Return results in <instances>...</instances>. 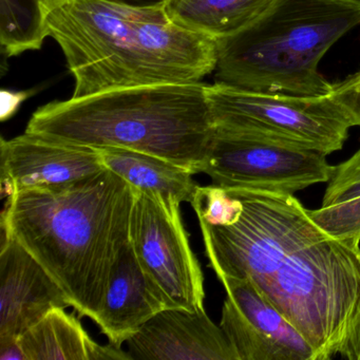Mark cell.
<instances>
[{"instance_id":"cell-23","label":"cell","mask_w":360,"mask_h":360,"mask_svg":"<svg viewBox=\"0 0 360 360\" xmlns=\"http://www.w3.org/2000/svg\"><path fill=\"white\" fill-rule=\"evenodd\" d=\"M0 360H27L20 338L0 340Z\"/></svg>"},{"instance_id":"cell-15","label":"cell","mask_w":360,"mask_h":360,"mask_svg":"<svg viewBox=\"0 0 360 360\" xmlns=\"http://www.w3.org/2000/svg\"><path fill=\"white\" fill-rule=\"evenodd\" d=\"M27 360H132L128 352L96 343L75 316L54 307L20 337Z\"/></svg>"},{"instance_id":"cell-16","label":"cell","mask_w":360,"mask_h":360,"mask_svg":"<svg viewBox=\"0 0 360 360\" xmlns=\"http://www.w3.org/2000/svg\"><path fill=\"white\" fill-rule=\"evenodd\" d=\"M103 164L139 191L176 198L180 203L193 201L199 185L193 172L150 153L119 147L100 148Z\"/></svg>"},{"instance_id":"cell-25","label":"cell","mask_w":360,"mask_h":360,"mask_svg":"<svg viewBox=\"0 0 360 360\" xmlns=\"http://www.w3.org/2000/svg\"><path fill=\"white\" fill-rule=\"evenodd\" d=\"M43 1L44 8H45L46 13L50 10L53 9L56 6L60 5V3L65 0H41Z\"/></svg>"},{"instance_id":"cell-11","label":"cell","mask_w":360,"mask_h":360,"mask_svg":"<svg viewBox=\"0 0 360 360\" xmlns=\"http://www.w3.org/2000/svg\"><path fill=\"white\" fill-rule=\"evenodd\" d=\"M1 195L68 186L106 169L100 148L25 132L1 139Z\"/></svg>"},{"instance_id":"cell-9","label":"cell","mask_w":360,"mask_h":360,"mask_svg":"<svg viewBox=\"0 0 360 360\" xmlns=\"http://www.w3.org/2000/svg\"><path fill=\"white\" fill-rule=\"evenodd\" d=\"M180 202L172 195L136 189L130 244L141 266L174 307L204 309V275L189 244Z\"/></svg>"},{"instance_id":"cell-6","label":"cell","mask_w":360,"mask_h":360,"mask_svg":"<svg viewBox=\"0 0 360 360\" xmlns=\"http://www.w3.org/2000/svg\"><path fill=\"white\" fill-rule=\"evenodd\" d=\"M226 191L241 200L243 212L229 226L199 222L206 256L217 276L245 278L259 288L318 225L294 195Z\"/></svg>"},{"instance_id":"cell-1","label":"cell","mask_w":360,"mask_h":360,"mask_svg":"<svg viewBox=\"0 0 360 360\" xmlns=\"http://www.w3.org/2000/svg\"><path fill=\"white\" fill-rule=\"evenodd\" d=\"M136 188L110 170L68 186L8 198L1 235L22 244L56 280L79 316L96 321L130 242Z\"/></svg>"},{"instance_id":"cell-20","label":"cell","mask_w":360,"mask_h":360,"mask_svg":"<svg viewBox=\"0 0 360 360\" xmlns=\"http://www.w3.org/2000/svg\"><path fill=\"white\" fill-rule=\"evenodd\" d=\"M309 212L314 222L330 237L360 239V197Z\"/></svg>"},{"instance_id":"cell-26","label":"cell","mask_w":360,"mask_h":360,"mask_svg":"<svg viewBox=\"0 0 360 360\" xmlns=\"http://www.w3.org/2000/svg\"><path fill=\"white\" fill-rule=\"evenodd\" d=\"M342 3L349 4V5L354 6V7L359 8L360 9V0H339Z\"/></svg>"},{"instance_id":"cell-13","label":"cell","mask_w":360,"mask_h":360,"mask_svg":"<svg viewBox=\"0 0 360 360\" xmlns=\"http://www.w3.org/2000/svg\"><path fill=\"white\" fill-rule=\"evenodd\" d=\"M127 343L132 360H238L226 335L205 309H164Z\"/></svg>"},{"instance_id":"cell-12","label":"cell","mask_w":360,"mask_h":360,"mask_svg":"<svg viewBox=\"0 0 360 360\" xmlns=\"http://www.w3.org/2000/svg\"><path fill=\"white\" fill-rule=\"evenodd\" d=\"M68 297L41 263L12 236L1 235L0 340L18 339Z\"/></svg>"},{"instance_id":"cell-21","label":"cell","mask_w":360,"mask_h":360,"mask_svg":"<svg viewBox=\"0 0 360 360\" xmlns=\"http://www.w3.org/2000/svg\"><path fill=\"white\" fill-rule=\"evenodd\" d=\"M358 197H360V149L349 160L335 166L321 207H328Z\"/></svg>"},{"instance_id":"cell-8","label":"cell","mask_w":360,"mask_h":360,"mask_svg":"<svg viewBox=\"0 0 360 360\" xmlns=\"http://www.w3.org/2000/svg\"><path fill=\"white\" fill-rule=\"evenodd\" d=\"M334 168L319 151L214 127L203 172L225 189L295 195L328 183Z\"/></svg>"},{"instance_id":"cell-5","label":"cell","mask_w":360,"mask_h":360,"mask_svg":"<svg viewBox=\"0 0 360 360\" xmlns=\"http://www.w3.org/2000/svg\"><path fill=\"white\" fill-rule=\"evenodd\" d=\"M258 288L304 337L314 360H360V239L318 226Z\"/></svg>"},{"instance_id":"cell-24","label":"cell","mask_w":360,"mask_h":360,"mask_svg":"<svg viewBox=\"0 0 360 360\" xmlns=\"http://www.w3.org/2000/svg\"><path fill=\"white\" fill-rule=\"evenodd\" d=\"M112 3L138 8L164 7L168 0H109Z\"/></svg>"},{"instance_id":"cell-14","label":"cell","mask_w":360,"mask_h":360,"mask_svg":"<svg viewBox=\"0 0 360 360\" xmlns=\"http://www.w3.org/2000/svg\"><path fill=\"white\" fill-rule=\"evenodd\" d=\"M176 309L147 275L131 244L117 261L96 323L111 343L122 347L160 311Z\"/></svg>"},{"instance_id":"cell-4","label":"cell","mask_w":360,"mask_h":360,"mask_svg":"<svg viewBox=\"0 0 360 360\" xmlns=\"http://www.w3.org/2000/svg\"><path fill=\"white\" fill-rule=\"evenodd\" d=\"M360 25V9L339 0H275L252 25L217 39L214 83L300 96L330 94L319 72L330 48Z\"/></svg>"},{"instance_id":"cell-7","label":"cell","mask_w":360,"mask_h":360,"mask_svg":"<svg viewBox=\"0 0 360 360\" xmlns=\"http://www.w3.org/2000/svg\"><path fill=\"white\" fill-rule=\"evenodd\" d=\"M214 127L330 155L354 127L340 106L324 96L250 91L207 85Z\"/></svg>"},{"instance_id":"cell-10","label":"cell","mask_w":360,"mask_h":360,"mask_svg":"<svg viewBox=\"0 0 360 360\" xmlns=\"http://www.w3.org/2000/svg\"><path fill=\"white\" fill-rule=\"evenodd\" d=\"M217 277L226 290L220 326L238 360H314L304 337L250 279Z\"/></svg>"},{"instance_id":"cell-22","label":"cell","mask_w":360,"mask_h":360,"mask_svg":"<svg viewBox=\"0 0 360 360\" xmlns=\"http://www.w3.org/2000/svg\"><path fill=\"white\" fill-rule=\"evenodd\" d=\"M328 96L342 108L353 126H360V71L333 84L332 92Z\"/></svg>"},{"instance_id":"cell-18","label":"cell","mask_w":360,"mask_h":360,"mask_svg":"<svg viewBox=\"0 0 360 360\" xmlns=\"http://www.w3.org/2000/svg\"><path fill=\"white\" fill-rule=\"evenodd\" d=\"M41 0H0V44L8 58L37 51L48 37Z\"/></svg>"},{"instance_id":"cell-3","label":"cell","mask_w":360,"mask_h":360,"mask_svg":"<svg viewBox=\"0 0 360 360\" xmlns=\"http://www.w3.org/2000/svg\"><path fill=\"white\" fill-rule=\"evenodd\" d=\"M73 144L150 153L203 172L214 134L207 85L144 86L39 107L26 131Z\"/></svg>"},{"instance_id":"cell-17","label":"cell","mask_w":360,"mask_h":360,"mask_svg":"<svg viewBox=\"0 0 360 360\" xmlns=\"http://www.w3.org/2000/svg\"><path fill=\"white\" fill-rule=\"evenodd\" d=\"M275 0H168L170 20L212 39L231 37L258 20Z\"/></svg>"},{"instance_id":"cell-19","label":"cell","mask_w":360,"mask_h":360,"mask_svg":"<svg viewBox=\"0 0 360 360\" xmlns=\"http://www.w3.org/2000/svg\"><path fill=\"white\" fill-rule=\"evenodd\" d=\"M191 204L199 222L212 226L235 224L243 212L241 200L216 185L198 186Z\"/></svg>"},{"instance_id":"cell-2","label":"cell","mask_w":360,"mask_h":360,"mask_svg":"<svg viewBox=\"0 0 360 360\" xmlns=\"http://www.w3.org/2000/svg\"><path fill=\"white\" fill-rule=\"evenodd\" d=\"M46 22L75 79L72 98L199 83L216 68L217 39L172 22L164 7L65 0Z\"/></svg>"}]
</instances>
